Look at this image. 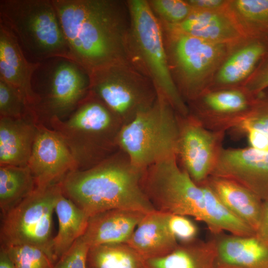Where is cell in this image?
I'll return each instance as SVG.
<instances>
[{
  "instance_id": "cell-30",
  "label": "cell",
  "mask_w": 268,
  "mask_h": 268,
  "mask_svg": "<svg viewBox=\"0 0 268 268\" xmlns=\"http://www.w3.org/2000/svg\"><path fill=\"white\" fill-rule=\"evenodd\" d=\"M0 117L20 118L35 115L23 95L0 79Z\"/></svg>"
},
{
  "instance_id": "cell-18",
  "label": "cell",
  "mask_w": 268,
  "mask_h": 268,
  "mask_svg": "<svg viewBox=\"0 0 268 268\" xmlns=\"http://www.w3.org/2000/svg\"><path fill=\"white\" fill-rule=\"evenodd\" d=\"M214 235L216 268H268V242L258 237Z\"/></svg>"
},
{
  "instance_id": "cell-37",
  "label": "cell",
  "mask_w": 268,
  "mask_h": 268,
  "mask_svg": "<svg viewBox=\"0 0 268 268\" xmlns=\"http://www.w3.org/2000/svg\"><path fill=\"white\" fill-rule=\"evenodd\" d=\"M255 235L268 242V199L263 201L261 216Z\"/></svg>"
},
{
  "instance_id": "cell-39",
  "label": "cell",
  "mask_w": 268,
  "mask_h": 268,
  "mask_svg": "<svg viewBox=\"0 0 268 268\" xmlns=\"http://www.w3.org/2000/svg\"><path fill=\"white\" fill-rule=\"evenodd\" d=\"M0 268H15L5 248H0Z\"/></svg>"
},
{
  "instance_id": "cell-14",
  "label": "cell",
  "mask_w": 268,
  "mask_h": 268,
  "mask_svg": "<svg viewBox=\"0 0 268 268\" xmlns=\"http://www.w3.org/2000/svg\"><path fill=\"white\" fill-rule=\"evenodd\" d=\"M27 166L37 188L58 183L68 173L78 169L66 143L54 130L39 126Z\"/></svg>"
},
{
  "instance_id": "cell-13",
  "label": "cell",
  "mask_w": 268,
  "mask_h": 268,
  "mask_svg": "<svg viewBox=\"0 0 268 268\" xmlns=\"http://www.w3.org/2000/svg\"><path fill=\"white\" fill-rule=\"evenodd\" d=\"M245 90L205 91L191 101L195 109L190 114L209 130H232L244 120L254 104L256 96Z\"/></svg>"
},
{
  "instance_id": "cell-22",
  "label": "cell",
  "mask_w": 268,
  "mask_h": 268,
  "mask_svg": "<svg viewBox=\"0 0 268 268\" xmlns=\"http://www.w3.org/2000/svg\"><path fill=\"white\" fill-rule=\"evenodd\" d=\"M214 237L179 243L169 254L145 260V268H216Z\"/></svg>"
},
{
  "instance_id": "cell-36",
  "label": "cell",
  "mask_w": 268,
  "mask_h": 268,
  "mask_svg": "<svg viewBox=\"0 0 268 268\" xmlns=\"http://www.w3.org/2000/svg\"><path fill=\"white\" fill-rule=\"evenodd\" d=\"M245 134L248 136L251 147L259 150H268V137L265 134L253 129L248 130Z\"/></svg>"
},
{
  "instance_id": "cell-16",
  "label": "cell",
  "mask_w": 268,
  "mask_h": 268,
  "mask_svg": "<svg viewBox=\"0 0 268 268\" xmlns=\"http://www.w3.org/2000/svg\"><path fill=\"white\" fill-rule=\"evenodd\" d=\"M40 65L28 60L14 34L0 20V79L17 89L32 110L36 97L32 80Z\"/></svg>"
},
{
  "instance_id": "cell-20",
  "label": "cell",
  "mask_w": 268,
  "mask_h": 268,
  "mask_svg": "<svg viewBox=\"0 0 268 268\" xmlns=\"http://www.w3.org/2000/svg\"><path fill=\"white\" fill-rule=\"evenodd\" d=\"M166 215L157 210L146 213L127 243L145 260L166 255L179 244L167 227Z\"/></svg>"
},
{
  "instance_id": "cell-24",
  "label": "cell",
  "mask_w": 268,
  "mask_h": 268,
  "mask_svg": "<svg viewBox=\"0 0 268 268\" xmlns=\"http://www.w3.org/2000/svg\"><path fill=\"white\" fill-rule=\"evenodd\" d=\"M171 25L185 33L216 43L223 44L238 34L229 20L214 10L193 9L184 20Z\"/></svg>"
},
{
  "instance_id": "cell-31",
  "label": "cell",
  "mask_w": 268,
  "mask_h": 268,
  "mask_svg": "<svg viewBox=\"0 0 268 268\" xmlns=\"http://www.w3.org/2000/svg\"><path fill=\"white\" fill-rule=\"evenodd\" d=\"M251 129L259 131L268 137V96L263 92L256 96L252 109L247 117L231 131L233 134L238 136Z\"/></svg>"
},
{
  "instance_id": "cell-12",
  "label": "cell",
  "mask_w": 268,
  "mask_h": 268,
  "mask_svg": "<svg viewBox=\"0 0 268 268\" xmlns=\"http://www.w3.org/2000/svg\"><path fill=\"white\" fill-rule=\"evenodd\" d=\"M177 115V158L192 180L200 185L211 175L217 163L225 132L209 130L190 114L186 117Z\"/></svg>"
},
{
  "instance_id": "cell-9",
  "label": "cell",
  "mask_w": 268,
  "mask_h": 268,
  "mask_svg": "<svg viewBox=\"0 0 268 268\" xmlns=\"http://www.w3.org/2000/svg\"><path fill=\"white\" fill-rule=\"evenodd\" d=\"M141 186L155 210L192 217L205 224L206 202L202 189L178 165L177 157L147 168Z\"/></svg>"
},
{
  "instance_id": "cell-23",
  "label": "cell",
  "mask_w": 268,
  "mask_h": 268,
  "mask_svg": "<svg viewBox=\"0 0 268 268\" xmlns=\"http://www.w3.org/2000/svg\"><path fill=\"white\" fill-rule=\"evenodd\" d=\"M55 211L59 221L58 232L52 241L55 264L83 235L89 216L66 197L62 191L57 199Z\"/></svg>"
},
{
  "instance_id": "cell-29",
  "label": "cell",
  "mask_w": 268,
  "mask_h": 268,
  "mask_svg": "<svg viewBox=\"0 0 268 268\" xmlns=\"http://www.w3.org/2000/svg\"><path fill=\"white\" fill-rule=\"evenodd\" d=\"M15 268H53L49 256L38 247L30 244L3 246Z\"/></svg>"
},
{
  "instance_id": "cell-6",
  "label": "cell",
  "mask_w": 268,
  "mask_h": 268,
  "mask_svg": "<svg viewBox=\"0 0 268 268\" xmlns=\"http://www.w3.org/2000/svg\"><path fill=\"white\" fill-rule=\"evenodd\" d=\"M0 16L34 62L71 59L53 0H1Z\"/></svg>"
},
{
  "instance_id": "cell-21",
  "label": "cell",
  "mask_w": 268,
  "mask_h": 268,
  "mask_svg": "<svg viewBox=\"0 0 268 268\" xmlns=\"http://www.w3.org/2000/svg\"><path fill=\"white\" fill-rule=\"evenodd\" d=\"M205 182L219 201L256 233L262 200L248 189L226 178L211 175Z\"/></svg>"
},
{
  "instance_id": "cell-17",
  "label": "cell",
  "mask_w": 268,
  "mask_h": 268,
  "mask_svg": "<svg viewBox=\"0 0 268 268\" xmlns=\"http://www.w3.org/2000/svg\"><path fill=\"white\" fill-rule=\"evenodd\" d=\"M146 213L124 209H111L89 216L81 236L89 246L127 243Z\"/></svg>"
},
{
  "instance_id": "cell-2",
  "label": "cell",
  "mask_w": 268,
  "mask_h": 268,
  "mask_svg": "<svg viewBox=\"0 0 268 268\" xmlns=\"http://www.w3.org/2000/svg\"><path fill=\"white\" fill-rule=\"evenodd\" d=\"M144 171L116 157L68 173L58 183L63 194L89 216L111 209L148 213L155 210L144 193Z\"/></svg>"
},
{
  "instance_id": "cell-15",
  "label": "cell",
  "mask_w": 268,
  "mask_h": 268,
  "mask_svg": "<svg viewBox=\"0 0 268 268\" xmlns=\"http://www.w3.org/2000/svg\"><path fill=\"white\" fill-rule=\"evenodd\" d=\"M232 180L268 199V150L252 147L223 148L211 174Z\"/></svg>"
},
{
  "instance_id": "cell-11",
  "label": "cell",
  "mask_w": 268,
  "mask_h": 268,
  "mask_svg": "<svg viewBox=\"0 0 268 268\" xmlns=\"http://www.w3.org/2000/svg\"><path fill=\"white\" fill-rule=\"evenodd\" d=\"M32 79L39 82L33 111L37 117L62 118L76 109L89 91L86 70L71 59L55 58L40 62Z\"/></svg>"
},
{
  "instance_id": "cell-8",
  "label": "cell",
  "mask_w": 268,
  "mask_h": 268,
  "mask_svg": "<svg viewBox=\"0 0 268 268\" xmlns=\"http://www.w3.org/2000/svg\"><path fill=\"white\" fill-rule=\"evenodd\" d=\"M89 77V91L123 126L150 107L157 96L152 82L127 60L94 70Z\"/></svg>"
},
{
  "instance_id": "cell-32",
  "label": "cell",
  "mask_w": 268,
  "mask_h": 268,
  "mask_svg": "<svg viewBox=\"0 0 268 268\" xmlns=\"http://www.w3.org/2000/svg\"><path fill=\"white\" fill-rule=\"evenodd\" d=\"M148 2L157 18L170 24L181 22L193 10L187 0H148Z\"/></svg>"
},
{
  "instance_id": "cell-3",
  "label": "cell",
  "mask_w": 268,
  "mask_h": 268,
  "mask_svg": "<svg viewBox=\"0 0 268 268\" xmlns=\"http://www.w3.org/2000/svg\"><path fill=\"white\" fill-rule=\"evenodd\" d=\"M131 26L127 40L129 62L154 84L177 114L187 116L189 110L169 70L162 28L148 0H127Z\"/></svg>"
},
{
  "instance_id": "cell-1",
  "label": "cell",
  "mask_w": 268,
  "mask_h": 268,
  "mask_svg": "<svg viewBox=\"0 0 268 268\" xmlns=\"http://www.w3.org/2000/svg\"><path fill=\"white\" fill-rule=\"evenodd\" d=\"M71 60L88 74L127 60L128 0H53Z\"/></svg>"
},
{
  "instance_id": "cell-27",
  "label": "cell",
  "mask_w": 268,
  "mask_h": 268,
  "mask_svg": "<svg viewBox=\"0 0 268 268\" xmlns=\"http://www.w3.org/2000/svg\"><path fill=\"white\" fill-rule=\"evenodd\" d=\"M145 260L127 243L89 247L86 268H145Z\"/></svg>"
},
{
  "instance_id": "cell-33",
  "label": "cell",
  "mask_w": 268,
  "mask_h": 268,
  "mask_svg": "<svg viewBox=\"0 0 268 268\" xmlns=\"http://www.w3.org/2000/svg\"><path fill=\"white\" fill-rule=\"evenodd\" d=\"M166 213L167 227L179 243H187L197 239L199 229L188 216Z\"/></svg>"
},
{
  "instance_id": "cell-35",
  "label": "cell",
  "mask_w": 268,
  "mask_h": 268,
  "mask_svg": "<svg viewBox=\"0 0 268 268\" xmlns=\"http://www.w3.org/2000/svg\"><path fill=\"white\" fill-rule=\"evenodd\" d=\"M267 89H268V60L247 85L246 89L253 95L257 96Z\"/></svg>"
},
{
  "instance_id": "cell-10",
  "label": "cell",
  "mask_w": 268,
  "mask_h": 268,
  "mask_svg": "<svg viewBox=\"0 0 268 268\" xmlns=\"http://www.w3.org/2000/svg\"><path fill=\"white\" fill-rule=\"evenodd\" d=\"M59 183L37 188L1 214L0 246L30 244L42 249L55 264L52 251V217L61 192Z\"/></svg>"
},
{
  "instance_id": "cell-25",
  "label": "cell",
  "mask_w": 268,
  "mask_h": 268,
  "mask_svg": "<svg viewBox=\"0 0 268 268\" xmlns=\"http://www.w3.org/2000/svg\"><path fill=\"white\" fill-rule=\"evenodd\" d=\"M268 54V35L262 34L237 51L220 69L217 82L222 85L235 84L243 80Z\"/></svg>"
},
{
  "instance_id": "cell-7",
  "label": "cell",
  "mask_w": 268,
  "mask_h": 268,
  "mask_svg": "<svg viewBox=\"0 0 268 268\" xmlns=\"http://www.w3.org/2000/svg\"><path fill=\"white\" fill-rule=\"evenodd\" d=\"M159 20L172 78L183 99L191 101L206 91L205 76L222 57L223 44L193 36Z\"/></svg>"
},
{
  "instance_id": "cell-4",
  "label": "cell",
  "mask_w": 268,
  "mask_h": 268,
  "mask_svg": "<svg viewBox=\"0 0 268 268\" xmlns=\"http://www.w3.org/2000/svg\"><path fill=\"white\" fill-rule=\"evenodd\" d=\"M50 121L67 145L78 170L89 169L108 158L123 126L90 91L69 118H53Z\"/></svg>"
},
{
  "instance_id": "cell-5",
  "label": "cell",
  "mask_w": 268,
  "mask_h": 268,
  "mask_svg": "<svg viewBox=\"0 0 268 268\" xmlns=\"http://www.w3.org/2000/svg\"><path fill=\"white\" fill-rule=\"evenodd\" d=\"M179 126L178 115L162 94L121 128L118 143L131 164L144 171L167 158L177 157Z\"/></svg>"
},
{
  "instance_id": "cell-19",
  "label": "cell",
  "mask_w": 268,
  "mask_h": 268,
  "mask_svg": "<svg viewBox=\"0 0 268 268\" xmlns=\"http://www.w3.org/2000/svg\"><path fill=\"white\" fill-rule=\"evenodd\" d=\"M37 118L0 117V166H27L38 128L32 121Z\"/></svg>"
},
{
  "instance_id": "cell-34",
  "label": "cell",
  "mask_w": 268,
  "mask_h": 268,
  "mask_svg": "<svg viewBox=\"0 0 268 268\" xmlns=\"http://www.w3.org/2000/svg\"><path fill=\"white\" fill-rule=\"evenodd\" d=\"M89 246L81 237L54 264L53 268H86V261Z\"/></svg>"
},
{
  "instance_id": "cell-28",
  "label": "cell",
  "mask_w": 268,
  "mask_h": 268,
  "mask_svg": "<svg viewBox=\"0 0 268 268\" xmlns=\"http://www.w3.org/2000/svg\"><path fill=\"white\" fill-rule=\"evenodd\" d=\"M203 191L206 210L205 225L214 235L227 231L237 236H250L255 231L230 211L217 198L206 182L200 185Z\"/></svg>"
},
{
  "instance_id": "cell-38",
  "label": "cell",
  "mask_w": 268,
  "mask_h": 268,
  "mask_svg": "<svg viewBox=\"0 0 268 268\" xmlns=\"http://www.w3.org/2000/svg\"><path fill=\"white\" fill-rule=\"evenodd\" d=\"M189 4L194 9L214 10L222 7L225 1L221 0H189Z\"/></svg>"
},
{
  "instance_id": "cell-26",
  "label": "cell",
  "mask_w": 268,
  "mask_h": 268,
  "mask_svg": "<svg viewBox=\"0 0 268 268\" xmlns=\"http://www.w3.org/2000/svg\"><path fill=\"white\" fill-rule=\"evenodd\" d=\"M37 188L35 179L28 166H0L1 214L30 196Z\"/></svg>"
}]
</instances>
